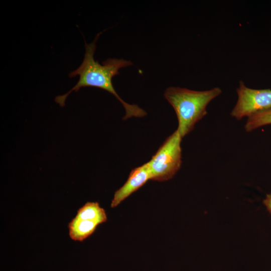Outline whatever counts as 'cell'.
<instances>
[{
  "label": "cell",
  "mask_w": 271,
  "mask_h": 271,
  "mask_svg": "<svg viewBox=\"0 0 271 271\" xmlns=\"http://www.w3.org/2000/svg\"><path fill=\"white\" fill-rule=\"evenodd\" d=\"M271 124V108L259 111L248 117L244 125L247 132L251 131L263 125Z\"/></svg>",
  "instance_id": "obj_7"
},
{
  "label": "cell",
  "mask_w": 271,
  "mask_h": 271,
  "mask_svg": "<svg viewBox=\"0 0 271 271\" xmlns=\"http://www.w3.org/2000/svg\"><path fill=\"white\" fill-rule=\"evenodd\" d=\"M238 99L230 115L238 120L271 108V89H254L240 81L236 88Z\"/></svg>",
  "instance_id": "obj_4"
},
{
  "label": "cell",
  "mask_w": 271,
  "mask_h": 271,
  "mask_svg": "<svg viewBox=\"0 0 271 271\" xmlns=\"http://www.w3.org/2000/svg\"><path fill=\"white\" fill-rule=\"evenodd\" d=\"M263 203L267 211L271 213V193L266 196L265 198L263 200Z\"/></svg>",
  "instance_id": "obj_8"
},
{
  "label": "cell",
  "mask_w": 271,
  "mask_h": 271,
  "mask_svg": "<svg viewBox=\"0 0 271 271\" xmlns=\"http://www.w3.org/2000/svg\"><path fill=\"white\" fill-rule=\"evenodd\" d=\"M150 180H151V177L147 163L132 169L125 183L114 192L110 207L114 208L117 206Z\"/></svg>",
  "instance_id": "obj_5"
},
{
  "label": "cell",
  "mask_w": 271,
  "mask_h": 271,
  "mask_svg": "<svg viewBox=\"0 0 271 271\" xmlns=\"http://www.w3.org/2000/svg\"><path fill=\"white\" fill-rule=\"evenodd\" d=\"M182 137L176 130L169 136L147 163L151 180L163 182L172 179L182 164Z\"/></svg>",
  "instance_id": "obj_3"
},
{
  "label": "cell",
  "mask_w": 271,
  "mask_h": 271,
  "mask_svg": "<svg viewBox=\"0 0 271 271\" xmlns=\"http://www.w3.org/2000/svg\"><path fill=\"white\" fill-rule=\"evenodd\" d=\"M100 34L96 36L91 43H85L84 59L80 66L69 75L70 78L78 75L79 77L77 83L66 94L56 96L55 102L61 107H63L67 97L72 91L77 92L82 87H97L110 93L121 102L125 110L123 119L133 116L142 117L146 116L147 112L138 105L129 104L124 101L116 93L112 83V78L119 74V70L132 65V62L117 58H108L103 61L102 64L95 61L94 54L96 50V43Z\"/></svg>",
  "instance_id": "obj_1"
},
{
  "label": "cell",
  "mask_w": 271,
  "mask_h": 271,
  "mask_svg": "<svg viewBox=\"0 0 271 271\" xmlns=\"http://www.w3.org/2000/svg\"><path fill=\"white\" fill-rule=\"evenodd\" d=\"M100 224L96 218L82 206L68 223L69 236L74 241L82 242L90 236Z\"/></svg>",
  "instance_id": "obj_6"
},
{
  "label": "cell",
  "mask_w": 271,
  "mask_h": 271,
  "mask_svg": "<svg viewBox=\"0 0 271 271\" xmlns=\"http://www.w3.org/2000/svg\"><path fill=\"white\" fill-rule=\"evenodd\" d=\"M221 92L218 87L204 91L173 86L166 89L164 96L174 109L178 120L177 130L182 138L206 115L207 105Z\"/></svg>",
  "instance_id": "obj_2"
}]
</instances>
